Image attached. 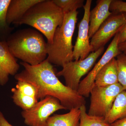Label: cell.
<instances>
[{"instance_id":"cell-15","label":"cell","mask_w":126,"mask_h":126,"mask_svg":"<svg viewBox=\"0 0 126 126\" xmlns=\"http://www.w3.org/2000/svg\"><path fill=\"white\" fill-rule=\"evenodd\" d=\"M80 111L79 109H71L64 114H55L47 121V126H79Z\"/></svg>"},{"instance_id":"cell-13","label":"cell","mask_w":126,"mask_h":126,"mask_svg":"<svg viewBox=\"0 0 126 126\" xmlns=\"http://www.w3.org/2000/svg\"><path fill=\"white\" fill-rule=\"evenodd\" d=\"M42 0H11L7 9L6 20L8 24L15 25L34 5Z\"/></svg>"},{"instance_id":"cell-7","label":"cell","mask_w":126,"mask_h":126,"mask_svg":"<svg viewBox=\"0 0 126 126\" xmlns=\"http://www.w3.org/2000/svg\"><path fill=\"white\" fill-rule=\"evenodd\" d=\"M66 109L59 100L47 96L38 101L30 109L22 111L25 124L29 126H47L48 119L56 111Z\"/></svg>"},{"instance_id":"cell-12","label":"cell","mask_w":126,"mask_h":126,"mask_svg":"<svg viewBox=\"0 0 126 126\" xmlns=\"http://www.w3.org/2000/svg\"><path fill=\"white\" fill-rule=\"evenodd\" d=\"M112 0H98L96 5L89 15V35L90 38L99 29L103 22L109 17L112 12L110 11V6Z\"/></svg>"},{"instance_id":"cell-6","label":"cell","mask_w":126,"mask_h":126,"mask_svg":"<svg viewBox=\"0 0 126 126\" xmlns=\"http://www.w3.org/2000/svg\"><path fill=\"white\" fill-rule=\"evenodd\" d=\"M124 90L119 83L105 87L94 84L90 91V103L88 114L105 117L111 110L116 97Z\"/></svg>"},{"instance_id":"cell-27","label":"cell","mask_w":126,"mask_h":126,"mask_svg":"<svg viewBox=\"0 0 126 126\" xmlns=\"http://www.w3.org/2000/svg\"><path fill=\"white\" fill-rule=\"evenodd\" d=\"M119 50L122 52H126V41L118 45Z\"/></svg>"},{"instance_id":"cell-22","label":"cell","mask_w":126,"mask_h":126,"mask_svg":"<svg viewBox=\"0 0 126 126\" xmlns=\"http://www.w3.org/2000/svg\"><path fill=\"white\" fill-rule=\"evenodd\" d=\"M16 83V88L19 90L21 92L27 96L35 98L37 99L38 90L34 85L28 82L21 80L17 81Z\"/></svg>"},{"instance_id":"cell-25","label":"cell","mask_w":126,"mask_h":126,"mask_svg":"<svg viewBox=\"0 0 126 126\" xmlns=\"http://www.w3.org/2000/svg\"><path fill=\"white\" fill-rule=\"evenodd\" d=\"M0 126H14L9 123L2 113L0 111Z\"/></svg>"},{"instance_id":"cell-2","label":"cell","mask_w":126,"mask_h":126,"mask_svg":"<svg viewBox=\"0 0 126 126\" xmlns=\"http://www.w3.org/2000/svg\"><path fill=\"white\" fill-rule=\"evenodd\" d=\"M6 42L15 58L30 65H37L47 59V43L43 35L36 30H19L11 34Z\"/></svg>"},{"instance_id":"cell-1","label":"cell","mask_w":126,"mask_h":126,"mask_svg":"<svg viewBox=\"0 0 126 126\" xmlns=\"http://www.w3.org/2000/svg\"><path fill=\"white\" fill-rule=\"evenodd\" d=\"M24 69L15 75L17 81L21 80L33 84L38 90L37 99L41 100L47 96L55 98L66 110L79 109L85 105V98L78 91L64 85L55 73L52 64L47 59L36 65L21 62Z\"/></svg>"},{"instance_id":"cell-9","label":"cell","mask_w":126,"mask_h":126,"mask_svg":"<svg viewBox=\"0 0 126 126\" xmlns=\"http://www.w3.org/2000/svg\"><path fill=\"white\" fill-rule=\"evenodd\" d=\"M119 32L116 34L101 59L95 64L87 76L80 82L78 92L81 96L88 97L94 84V79L99 71L112 59L122 53L118 48Z\"/></svg>"},{"instance_id":"cell-14","label":"cell","mask_w":126,"mask_h":126,"mask_svg":"<svg viewBox=\"0 0 126 126\" xmlns=\"http://www.w3.org/2000/svg\"><path fill=\"white\" fill-rule=\"evenodd\" d=\"M118 83L117 63L115 58L104 66L97 74L94 84L101 87L111 86Z\"/></svg>"},{"instance_id":"cell-28","label":"cell","mask_w":126,"mask_h":126,"mask_svg":"<svg viewBox=\"0 0 126 126\" xmlns=\"http://www.w3.org/2000/svg\"><path fill=\"white\" fill-rule=\"evenodd\" d=\"M123 53H124V54H125L126 55V52H123Z\"/></svg>"},{"instance_id":"cell-10","label":"cell","mask_w":126,"mask_h":126,"mask_svg":"<svg viewBox=\"0 0 126 126\" xmlns=\"http://www.w3.org/2000/svg\"><path fill=\"white\" fill-rule=\"evenodd\" d=\"M92 2V0H87L83 7L84 14L79 24L78 37L73 47L74 60L84 59L92 52L89 35V15Z\"/></svg>"},{"instance_id":"cell-4","label":"cell","mask_w":126,"mask_h":126,"mask_svg":"<svg viewBox=\"0 0 126 126\" xmlns=\"http://www.w3.org/2000/svg\"><path fill=\"white\" fill-rule=\"evenodd\" d=\"M78 15L77 10L64 14L63 24L56 29L52 43H47V59L51 64L63 67L73 61L72 39Z\"/></svg>"},{"instance_id":"cell-18","label":"cell","mask_w":126,"mask_h":126,"mask_svg":"<svg viewBox=\"0 0 126 126\" xmlns=\"http://www.w3.org/2000/svg\"><path fill=\"white\" fill-rule=\"evenodd\" d=\"M11 91L13 93L12 98L13 102L23 111L30 109L38 101L35 98L22 93L16 88H12Z\"/></svg>"},{"instance_id":"cell-11","label":"cell","mask_w":126,"mask_h":126,"mask_svg":"<svg viewBox=\"0 0 126 126\" xmlns=\"http://www.w3.org/2000/svg\"><path fill=\"white\" fill-rule=\"evenodd\" d=\"M20 66L11 54L5 41L0 40V85L7 83L10 75H15Z\"/></svg>"},{"instance_id":"cell-8","label":"cell","mask_w":126,"mask_h":126,"mask_svg":"<svg viewBox=\"0 0 126 126\" xmlns=\"http://www.w3.org/2000/svg\"><path fill=\"white\" fill-rule=\"evenodd\" d=\"M126 21V13H112L91 38L92 52L104 47L110 39L121 31Z\"/></svg>"},{"instance_id":"cell-5","label":"cell","mask_w":126,"mask_h":126,"mask_svg":"<svg viewBox=\"0 0 126 126\" xmlns=\"http://www.w3.org/2000/svg\"><path fill=\"white\" fill-rule=\"evenodd\" d=\"M104 49V47H101L90 53L84 59L72 61L65 64L62 67V70L57 73L56 76L63 77L65 79V86L78 91L81 78L91 70Z\"/></svg>"},{"instance_id":"cell-23","label":"cell","mask_w":126,"mask_h":126,"mask_svg":"<svg viewBox=\"0 0 126 126\" xmlns=\"http://www.w3.org/2000/svg\"><path fill=\"white\" fill-rule=\"evenodd\" d=\"M110 11L112 13L126 14V2L120 0H112L110 6Z\"/></svg>"},{"instance_id":"cell-17","label":"cell","mask_w":126,"mask_h":126,"mask_svg":"<svg viewBox=\"0 0 126 126\" xmlns=\"http://www.w3.org/2000/svg\"><path fill=\"white\" fill-rule=\"evenodd\" d=\"M11 0H0V40L5 41L11 34L12 28L8 24L6 15Z\"/></svg>"},{"instance_id":"cell-16","label":"cell","mask_w":126,"mask_h":126,"mask_svg":"<svg viewBox=\"0 0 126 126\" xmlns=\"http://www.w3.org/2000/svg\"><path fill=\"white\" fill-rule=\"evenodd\" d=\"M126 117V91L120 93L116 97L111 110L104 117L111 124L119 119Z\"/></svg>"},{"instance_id":"cell-21","label":"cell","mask_w":126,"mask_h":126,"mask_svg":"<svg viewBox=\"0 0 126 126\" xmlns=\"http://www.w3.org/2000/svg\"><path fill=\"white\" fill-rule=\"evenodd\" d=\"M116 57L118 83L126 91V55L122 52Z\"/></svg>"},{"instance_id":"cell-26","label":"cell","mask_w":126,"mask_h":126,"mask_svg":"<svg viewBox=\"0 0 126 126\" xmlns=\"http://www.w3.org/2000/svg\"><path fill=\"white\" fill-rule=\"evenodd\" d=\"M110 126H126V117L116 121L110 124Z\"/></svg>"},{"instance_id":"cell-3","label":"cell","mask_w":126,"mask_h":126,"mask_svg":"<svg viewBox=\"0 0 126 126\" xmlns=\"http://www.w3.org/2000/svg\"><path fill=\"white\" fill-rule=\"evenodd\" d=\"M64 14L53 0H42L32 7L15 25H28L45 36L52 43L55 32L63 21Z\"/></svg>"},{"instance_id":"cell-24","label":"cell","mask_w":126,"mask_h":126,"mask_svg":"<svg viewBox=\"0 0 126 126\" xmlns=\"http://www.w3.org/2000/svg\"><path fill=\"white\" fill-rule=\"evenodd\" d=\"M119 44L126 41V21L123 27L119 32Z\"/></svg>"},{"instance_id":"cell-20","label":"cell","mask_w":126,"mask_h":126,"mask_svg":"<svg viewBox=\"0 0 126 126\" xmlns=\"http://www.w3.org/2000/svg\"><path fill=\"white\" fill-rule=\"evenodd\" d=\"M53 1L64 14L77 10L84 5V0H53Z\"/></svg>"},{"instance_id":"cell-19","label":"cell","mask_w":126,"mask_h":126,"mask_svg":"<svg viewBox=\"0 0 126 126\" xmlns=\"http://www.w3.org/2000/svg\"><path fill=\"white\" fill-rule=\"evenodd\" d=\"M79 110V126H110L105 121L104 117L88 115L86 112L85 105L81 106Z\"/></svg>"}]
</instances>
